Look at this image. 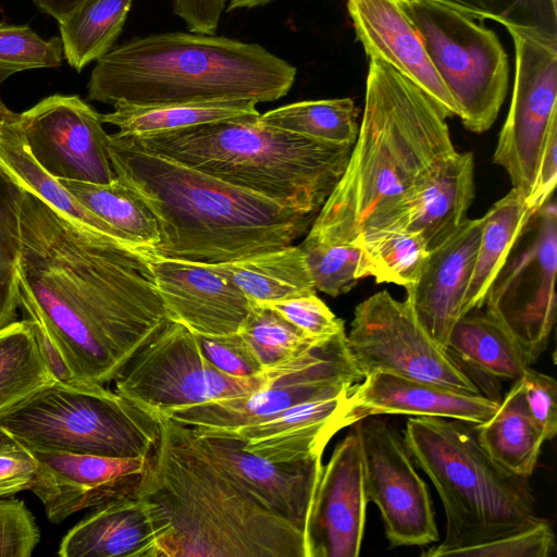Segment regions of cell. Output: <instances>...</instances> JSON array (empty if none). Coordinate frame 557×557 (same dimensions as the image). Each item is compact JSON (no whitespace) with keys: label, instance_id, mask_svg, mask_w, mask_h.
Wrapping results in <instances>:
<instances>
[{"label":"cell","instance_id":"6da1fadb","mask_svg":"<svg viewBox=\"0 0 557 557\" xmlns=\"http://www.w3.org/2000/svg\"><path fill=\"white\" fill-rule=\"evenodd\" d=\"M20 308L77 381L107 385L171 321L150 255L75 223L26 188Z\"/></svg>","mask_w":557,"mask_h":557},{"label":"cell","instance_id":"7a4b0ae2","mask_svg":"<svg viewBox=\"0 0 557 557\" xmlns=\"http://www.w3.org/2000/svg\"><path fill=\"white\" fill-rule=\"evenodd\" d=\"M446 119L416 84L370 59L357 139L307 237L356 246L362 235L389 228L456 151Z\"/></svg>","mask_w":557,"mask_h":557},{"label":"cell","instance_id":"3957f363","mask_svg":"<svg viewBox=\"0 0 557 557\" xmlns=\"http://www.w3.org/2000/svg\"><path fill=\"white\" fill-rule=\"evenodd\" d=\"M109 152L115 176L157 221L159 239L148 251L154 257L226 263L290 246L317 218L141 150L116 133Z\"/></svg>","mask_w":557,"mask_h":557},{"label":"cell","instance_id":"277c9868","mask_svg":"<svg viewBox=\"0 0 557 557\" xmlns=\"http://www.w3.org/2000/svg\"><path fill=\"white\" fill-rule=\"evenodd\" d=\"M159 440L137 493L159 510V557H312L309 537L213 466L186 428L154 414Z\"/></svg>","mask_w":557,"mask_h":557},{"label":"cell","instance_id":"5b68a950","mask_svg":"<svg viewBox=\"0 0 557 557\" xmlns=\"http://www.w3.org/2000/svg\"><path fill=\"white\" fill-rule=\"evenodd\" d=\"M296 67L259 44L191 32L136 36L100 58L87 99L109 106L249 100L288 94Z\"/></svg>","mask_w":557,"mask_h":557},{"label":"cell","instance_id":"8992f818","mask_svg":"<svg viewBox=\"0 0 557 557\" xmlns=\"http://www.w3.org/2000/svg\"><path fill=\"white\" fill-rule=\"evenodd\" d=\"M259 115L124 137L141 150L317 216L344 174L352 146L270 127Z\"/></svg>","mask_w":557,"mask_h":557},{"label":"cell","instance_id":"52a82bcc","mask_svg":"<svg viewBox=\"0 0 557 557\" xmlns=\"http://www.w3.org/2000/svg\"><path fill=\"white\" fill-rule=\"evenodd\" d=\"M404 440L411 459L435 486L446 516L444 541L421 556H454L543 519L535 512L529 478L493 460L479 443L474 423L410 418Z\"/></svg>","mask_w":557,"mask_h":557},{"label":"cell","instance_id":"ba28073f","mask_svg":"<svg viewBox=\"0 0 557 557\" xmlns=\"http://www.w3.org/2000/svg\"><path fill=\"white\" fill-rule=\"evenodd\" d=\"M0 432L28 448L148 458L160 426L156 416L106 385L54 381L1 414Z\"/></svg>","mask_w":557,"mask_h":557},{"label":"cell","instance_id":"9c48e42d","mask_svg":"<svg viewBox=\"0 0 557 557\" xmlns=\"http://www.w3.org/2000/svg\"><path fill=\"white\" fill-rule=\"evenodd\" d=\"M473 133L495 122L508 89L509 62L496 34L473 18L426 0H399Z\"/></svg>","mask_w":557,"mask_h":557},{"label":"cell","instance_id":"30bf717a","mask_svg":"<svg viewBox=\"0 0 557 557\" xmlns=\"http://www.w3.org/2000/svg\"><path fill=\"white\" fill-rule=\"evenodd\" d=\"M267 369L268 381L248 396L182 407L163 416L189 428L232 430L257 424L302 403L341 396L363 380L345 331L318 339Z\"/></svg>","mask_w":557,"mask_h":557},{"label":"cell","instance_id":"8fae6325","mask_svg":"<svg viewBox=\"0 0 557 557\" xmlns=\"http://www.w3.org/2000/svg\"><path fill=\"white\" fill-rule=\"evenodd\" d=\"M557 209H536L487 288L486 313L512 337L529 366L545 351L556 320Z\"/></svg>","mask_w":557,"mask_h":557},{"label":"cell","instance_id":"7c38bea8","mask_svg":"<svg viewBox=\"0 0 557 557\" xmlns=\"http://www.w3.org/2000/svg\"><path fill=\"white\" fill-rule=\"evenodd\" d=\"M268 377V369L250 377L223 373L206 359L191 331L170 321L113 382L119 395L154 416L248 396L261 388Z\"/></svg>","mask_w":557,"mask_h":557},{"label":"cell","instance_id":"4fadbf2b","mask_svg":"<svg viewBox=\"0 0 557 557\" xmlns=\"http://www.w3.org/2000/svg\"><path fill=\"white\" fill-rule=\"evenodd\" d=\"M516 53V74L507 119L494 162L525 198L533 189L544 143L557 126V35L536 27L505 26Z\"/></svg>","mask_w":557,"mask_h":557},{"label":"cell","instance_id":"5bb4252c","mask_svg":"<svg viewBox=\"0 0 557 557\" xmlns=\"http://www.w3.org/2000/svg\"><path fill=\"white\" fill-rule=\"evenodd\" d=\"M347 346L363 375L388 373L482 394L471 377L437 346L417 321L409 304L379 292L354 312Z\"/></svg>","mask_w":557,"mask_h":557},{"label":"cell","instance_id":"9a60e30c","mask_svg":"<svg viewBox=\"0 0 557 557\" xmlns=\"http://www.w3.org/2000/svg\"><path fill=\"white\" fill-rule=\"evenodd\" d=\"M352 425L361 448L367 499L377 506L391 547L437 542L429 490L414 469L404 436L376 416Z\"/></svg>","mask_w":557,"mask_h":557},{"label":"cell","instance_id":"2e32d148","mask_svg":"<svg viewBox=\"0 0 557 557\" xmlns=\"http://www.w3.org/2000/svg\"><path fill=\"white\" fill-rule=\"evenodd\" d=\"M12 123L37 163L57 180L109 184L115 178L101 114L75 95H52Z\"/></svg>","mask_w":557,"mask_h":557},{"label":"cell","instance_id":"e0dca14e","mask_svg":"<svg viewBox=\"0 0 557 557\" xmlns=\"http://www.w3.org/2000/svg\"><path fill=\"white\" fill-rule=\"evenodd\" d=\"M185 428L194 445L213 466L259 505L292 522L309 537L322 457L273 462L243 449L240 442L231 436L207 429Z\"/></svg>","mask_w":557,"mask_h":557},{"label":"cell","instance_id":"ac0fdd59","mask_svg":"<svg viewBox=\"0 0 557 557\" xmlns=\"http://www.w3.org/2000/svg\"><path fill=\"white\" fill-rule=\"evenodd\" d=\"M28 449L38 465L30 491L54 524L136 491L149 460Z\"/></svg>","mask_w":557,"mask_h":557},{"label":"cell","instance_id":"d6986e66","mask_svg":"<svg viewBox=\"0 0 557 557\" xmlns=\"http://www.w3.org/2000/svg\"><path fill=\"white\" fill-rule=\"evenodd\" d=\"M150 267L171 321L206 336L228 335L240 330L251 304L210 264L150 255Z\"/></svg>","mask_w":557,"mask_h":557},{"label":"cell","instance_id":"ffe728a7","mask_svg":"<svg viewBox=\"0 0 557 557\" xmlns=\"http://www.w3.org/2000/svg\"><path fill=\"white\" fill-rule=\"evenodd\" d=\"M368 503L360 443L351 426L322 468L309 527L312 557H357Z\"/></svg>","mask_w":557,"mask_h":557},{"label":"cell","instance_id":"44dd1931","mask_svg":"<svg viewBox=\"0 0 557 557\" xmlns=\"http://www.w3.org/2000/svg\"><path fill=\"white\" fill-rule=\"evenodd\" d=\"M482 232V218L467 219L444 244L430 251L418 280L406 287V300L417 321L445 350L472 276Z\"/></svg>","mask_w":557,"mask_h":557},{"label":"cell","instance_id":"7402d4cb","mask_svg":"<svg viewBox=\"0 0 557 557\" xmlns=\"http://www.w3.org/2000/svg\"><path fill=\"white\" fill-rule=\"evenodd\" d=\"M356 38L370 59H379L421 88L446 117L458 108L434 69L399 0H347Z\"/></svg>","mask_w":557,"mask_h":557},{"label":"cell","instance_id":"603a6c76","mask_svg":"<svg viewBox=\"0 0 557 557\" xmlns=\"http://www.w3.org/2000/svg\"><path fill=\"white\" fill-rule=\"evenodd\" d=\"M350 392L296 405L257 424L207 430L236 438L243 449L273 462L307 461L322 457L339 430L360 420L351 408Z\"/></svg>","mask_w":557,"mask_h":557},{"label":"cell","instance_id":"cb8c5ba5","mask_svg":"<svg viewBox=\"0 0 557 557\" xmlns=\"http://www.w3.org/2000/svg\"><path fill=\"white\" fill-rule=\"evenodd\" d=\"M90 510L62 537L60 557H159L165 525L137 488Z\"/></svg>","mask_w":557,"mask_h":557},{"label":"cell","instance_id":"d4e9b609","mask_svg":"<svg viewBox=\"0 0 557 557\" xmlns=\"http://www.w3.org/2000/svg\"><path fill=\"white\" fill-rule=\"evenodd\" d=\"M349 401L360 419L386 413L438 417L474 424L488 420L499 403L432 382L374 373L355 384Z\"/></svg>","mask_w":557,"mask_h":557},{"label":"cell","instance_id":"484cf974","mask_svg":"<svg viewBox=\"0 0 557 557\" xmlns=\"http://www.w3.org/2000/svg\"><path fill=\"white\" fill-rule=\"evenodd\" d=\"M473 170L472 153L455 151L413 195L389 228L417 233L429 251L444 244L468 219L474 195Z\"/></svg>","mask_w":557,"mask_h":557},{"label":"cell","instance_id":"4316f807","mask_svg":"<svg viewBox=\"0 0 557 557\" xmlns=\"http://www.w3.org/2000/svg\"><path fill=\"white\" fill-rule=\"evenodd\" d=\"M445 351L476 384L518 381L528 362L508 332L488 313L473 309L453 326Z\"/></svg>","mask_w":557,"mask_h":557},{"label":"cell","instance_id":"83f0119b","mask_svg":"<svg viewBox=\"0 0 557 557\" xmlns=\"http://www.w3.org/2000/svg\"><path fill=\"white\" fill-rule=\"evenodd\" d=\"M253 304H271L315 294L299 246H288L226 263L210 264Z\"/></svg>","mask_w":557,"mask_h":557},{"label":"cell","instance_id":"f1b7e54d","mask_svg":"<svg viewBox=\"0 0 557 557\" xmlns=\"http://www.w3.org/2000/svg\"><path fill=\"white\" fill-rule=\"evenodd\" d=\"M474 428L493 460L517 475H532L545 438L528 409L520 380L513 382L495 413Z\"/></svg>","mask_w":557,"mask_h":557},{"label":"cell","instance_id":"f546056e","mask_svg":"<svg viewBox=\"0 0 557 557\" xmlns=\"http://www.w3.org/2000/svg\"><path fill=\"white\" fill-rule=\"evenodd\" d=\"M255 101L228 100L137 106L117 103L101 114L103 123L119 128L121 136L139 137L260 114Z\"/></svg>","mask_w":557,"mask_h":557},{"label":"cell","instance_id":"4dcf8cb0","mask_svg":"<svg viewBox=\"0 0 557 557\" xmlns=\"http://www.w3.org/2000/svg\"><path fill=\"white\" fill-rule=\"evenodd\" d=\"M533 212L525 197L511 188L482 216L481 238L465 298L463 315L483 307L488 286Z\"/></svg>","mask_w":557,"mask_h":557},{"label":"cell","instance_id":"1f68e13d","mask_svg":"<svg viewBox=\"0 0 557 557\" xmlns=\"http://www.w3.org/2000/svg\"><path fill=\"white\" fill-rule=\"evenodd\" d=\"M60 183L90 212L110 225L127 244L146 250L157 244V221L138 197L115 176L109 184L59 180Z\"/></svg>","mask_w":557,"mask_h":557},{"label":"cell","instance_id":"d6a6232c","mask_svg":"<svg viewBox=\"0 0 557 557\" xmlns=\"http://www.w3.org/2000/svg\"><path fill=\"white\" fill-rule=\"evenodd\" d=\"M134 0H86L59 21L63 55L81 72L108 53L120 36Z\"/></svg>","mask_w":557,"mask_h":557},{"label":"cell","instance_id":"836d02e7","mask_svg":"<svg viewBox=\"0 0 557 557\" xmlns=\"http://www.w3.org/2000/svg\"><path fill=\"white\" fill-rule=\"evenodd\" d=\"M12 120L0 126V161L22 181L28 190L73 222L124 242L110 225L85 208L59 180L48 174L37 163Z\"/></svg>","mask_w":557,"mask_h":557},{"label":"cell","instance_id":"e575fe53","mask_svg":"<svg viewBox=\"0 0 557 557\" xmlns=\"http://www.w3.org/2000/svg\"><path fill=\"white\" fill-rule=\"evenodd\" d=\"M359 110L350 98L307 100L260 114V123L302 137L334 145L354 146Z\"/></svg>","mask_w":557,"mask_h":557},{"label":"cell","instance_id":"d590c367","mask_svg":"<svg viewBox=\"0 0 557 557\" xmlns=\"http://www.w3.org/2000/svg\"><path fill=\"white\" fill-rule=\"evenodd\" d=\"M54 381L28 319L0 331V416Z\"/></svg>","mask_w":557,"mask_h":557},{"label":"cell","instance_id":"8d00e7d4","mask_svg":"<svg viewBox=\"0 0 557 557\" xmlns=\"http://www.w3.org/2000/svg\"><path fill=\"white\" fill-rule=\"evenodd\" d=\"M356 246L361 249L360 278L373 276L405 288L418 280L430 255L420 235L401 228L364 234Z\"/></svg>","mask_w":557,"mask_h":557},{"label":"cell","instance_id":"74e56055","mask_svg":"<svg viewBox=\"0 0 557 557\" xmlns=\"http://www.w3.org/2000/svg\"><path fill=\"white\" fill-rule=\"evenodd\" d=\"M26 187L0 161V331L17 321L21 211Z\"/></svg>","mask_w":557,"mask_h":557},{"label":"cell","instance_id":"f35d334b","mask_svg":"<svg viewBox=\"0 0 557 557\" xmlns=\"http://www.w3.org/2000/svg\"><path fill=\"white\" fill-rule=\"evenodd\" d=\"M250 304L248 315L238 332L264 369L290 358L318 341L307 336L271 307Z\"/></svg>","mask_w":557,"mask_h":557},{"label":"cell","instance_id":"ab89813d","mask_svg":"<svg viewBox=\"0 0 557 557\" xmlns=\"http://www.w3.org/2000/svg\"><path fill=\"white\" fill-rule=\"evenodd\" d=\"M315 290L337 297L359 282L361 249L345 243L314 240L306 236L299 245Z\"/></svg>","mask_w":557,"mask_h":557},{"label":"cell","instance_id":"60d3db41","mask_svg":"<svg viewBox=\"0 0 557 557\" xmlns=\"http://www.w3.org/2000/svg\"><path fill=\"white\" fill-rule=\"evenodd\" d=\"M473 20L536 27L557 35V0H426Z\"/></svg>","mask_w":557,"mask_h":557},{"label":"cell","instance_id":"b9f144b4","mask_svg":"<svg viewBox=\"0 0 557 557\" xmlns=\"http://www.w3.org/2000/svg\"><path fill=\"white\" fill-rule=\"evenodd\" d=\"M60 37L41 38L27 25L0 23V83L15 73L62 64Z\"/></svg>","mask_w":557,"mask_h":557},{"label":"cell","instance_id":"7bdbcfd3","mask_svg":"<svg viewBox=\"0 0 557 557\" xmlns=\"http://www.w3.org/2000/svg\"><path fill=\"white\" fill-rule=\"evenodd\" d=\"M556 548L555 536L548 521L487 543L462 548L454 556L461 557H548Z\"/></svg>","mask_w":557,"mask_h":557},{"label":"cell","instance_id":"ee69618b","mask_svg":"<svg viewBox=\"0 0 557 557\" xmlns=\"http://www.w3.org/2000/svg\"><path fill=\"white\" fill-rule=\"evenodd\" d=\"M39 541V527L25 503L0 498V557H29Z\"/></svg>","mask_w":557,"mask_h":557},{"label":"cell","instance_id":"f6af8a7d","mask_svg":"<svg viewBox=\"0 0 557 557\" xmlns=\"http://www.w3.org/2000/svg\"><path fill=\"white\" fill-rule=\"evenodd\" d=\"M264 305L274 309L311 338H327L345 331L344 321L337 318L317 294Z\"/></svg>","mask_w":557,"mask_h":557},{"label":"cell","instance_id":"bcb514c9","mask_svg":"<svg viewBox=\"0 0 557 557\" xmlns=\"http://www.w3.org/2000/svg\"><path fill=\"white\" fill-rule=\"evenodd\" d=\"M195 335L206 359L223 373L250 377L264 370L239 332L222 336Z\"/></svg>","mask_w":557,"mask_h":557},{"label":"cell","instance_id":"7dc6e473","mask_svg":"<svg viewBox=\"0 0 557 557\" xmlns=\"http://www.w3.org/2000/svg\"><path fill=\"white\" fill-rule=\"evenodd\" d=\"M37 468L36 459L25 445L0 432V498L30 491Z\"/></svg>","mask_w":557,"mask_h":557},{"label":"cell","instance_id":"c3c4849f","mask_svg":"<svg viewBox=\"0 0 557 557\" xmlns=\"http://www.w3.org/2000/svg\"><path fill=\"white\" fill-rule=\"evenodd\" d=\"M528 409L545 441L557 433V383L554 377L528 367L520 379Z\"/></svg>","mask_w":557,"mask_h":557},{"label":"cell","instance_id":"681fc988","mask_svg":"<svg viewBox=\"0 0 557 557\" xmlns=\"http://www.w3.org/2000/svg\"><path fill=\"white\" fill-rule=\"evenodd\" d=\"M225 3L226 0H173V11L188 32L214 35Z\"/></svg>","mask_w":557,"mask_h":557},{"label":"cell","instance_id":"f907efd6","mask_svg":"<svg viewBox=\"0 0 557 557\" xmlns=\"http://www.w3.org/2000/svg\"><path fill=\"white\" fill-rule=\"evenodd\" d=\"M557 180V126L549 132L540 158L536 178L532 191L525 198L528 206L535 211L553 195Z\"/></svg>","mask_w":557,"mask_h":557},{"label":"cell","instance_id":"816d5d0a","mask_svg":"<svg viewBox=\"0 0 557 557\" xmlns=\"http://www.w3.org/2000/svg\"><path fill=\"white\" fill-rule=\"evenodd\" d=\"M34 4L58 22L65 18L86 0H32Z\"/></svg>","mask_w":557,"mask_h":557},{"label":"cell","instance_id":"f5cc1de1","mask_svg":"<svg viewBox=\"0 0 557 557\" xmlns=\"http://www.w3.org/2000/svg\"><path fill=\"white\" fill-rule=\"evenodd\" d=\"M274 0H230L226 11H235L240 9H253L267 5Z\"/></svg>","mask_w":557,"mask_h":557},{"label":"cell","instance_id":"db71d44e","mask_svg":"<svg viewBox=\"0 0 557 557\" xmlns=\"http://www.w3.org/2000/svg\"><path fill=\"white\" fill-rule=\"evenodd\" d=\"M14 115L15 112L7 108L4 103L0 100V126L4 124L7 121L13 119Z\"/></svg>","mask_w":557,"mask_h":557}]
</instances>
